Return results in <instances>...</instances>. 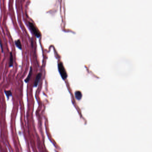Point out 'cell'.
I'll list each match as a JSON object with an SVG mask.
<instances>
[{"instance_id":"obj_2","label":"cell","mask_w":152,"mask_h":152,"mask_svg":"<svg viewBox=\"0 0 152 152\" xmlns=\"http://www.w3.org/2000/svg\"><path fill=\"white\" fill-rule=\"evenodd\" d=\"M29 27H30V30H32V32L35 35L36 37H37L38 38L40 37V36H41L40 33H39V31L37 30V29L34 26V24L31 22H29Z\"/></svg>"},{"instance_id":"obj_1","label":"cell","mask_w":152,"mask_h":152,"mask_svg":"<svg viewBox=\"0 0 152 152\" xmlns=\"http://www.w3.org/2000/svg\"><path fill=\"white\" fill-rule=\"evenodd\" d=\"M58 69L59 72L60 73V75L62 76V79H64V80L66 79L67 77V74L66 71L65 69L64 68V66L61 62L58 64Z\"/></svg>"},{"instance_id":"obj_8","label":"cell","mask_w":152,"mask_h":152,"mask_svg":"<svg viewBox=\"0 0 152 152\" xmlns=\"http://www.w3.org/2000/svg\"><path fill=\"white\" fill-rule=\"evenodd\" d=\"M75 97L76 99H80L82 97V93L81 92H80V91H77L75 93Z\"/></svg>"},{"instance_id":"obj_9","label":"cell","mask_w":152,"mask_h":152,"mask_svg":"<svg viewBox=\"0 0 152 152\" xmlns=\"http://www.w3.org/2000/svg\"><path fill=\"white\" fill-rule=\"evenodd\" d=\"M0 46H1V49H2V52H3V46H2V42L0 41Z\"/></svg>"},{"instance_id":"obj_4","label":"cell","mask_w":152,"mask_h":152,"mask_svg":"<svg viewBox=\"0 0 152 152\" xmlns=\"http://www.w3.org/2000/svg\"><path fill=\"white\" fill-rule=\"evenodd\" d=\"M32 73H33V69H32V67H30V71H29V74L28 75L27 77V78L25 80V82L26 83H28L29 81L30 80L31 77L32 76Z\"/></svg>"},{"instance_id":"obj_6","label":"cell","mask_w":152,"mask_h":152,"mask_svg":"<svg viewBox=\"0 0 152 152\" xmlns=\"http://www.w3.org/2000/svg\"><path fill=\"white\" fill-rule=\"evenodd\" d=\"M4 92L5 93V95L7 96L8 99H9V97L12 96V92L10 90H5L4 91Z\"/></svg>"},{"instance_id":"obj_7","label":"cell","mask_w":152,"mask_h":152,"mask_svg":"<svg viewBox=\"0 0 152 152\" xmlns=\"http://www.w3.org/2000/svg\"><path fill=\"white\" fill-rule=\"evenodd\" d=\"M9 67H12L13 66V56L12 52L10 53V58H9Z\"/></svg>"},{"instance_id":"obj_5","label":"cell","mask_w":152,"mask_h":152,"mask_svg":"<svg viewBox=\"0 0 152 152\" xmlns=\"http://www.w3.org/2000/svg\"><path fill=\"white\" fill-rule=\"evenodd\" d=\"M15 43L16 46L18 48H19L20 50L22 49V46H21V41H20L19 39H18L17 40L15 41Z\"/></svg>"},{"instance_id":"obj_3","label":"cell","mask_w":152,"mask_h":152,"mask_svg":"<svg viewBox=\"0 0 152 152\" xmlns=\"http://www.w3.org/2000/svg\"><path fill=\"white\" fill-rule=\"evenodd\" d=\"M41 77H42V73L41 72L39 73L36 76L35 80L34 83V87H37L39 83V81L41 79Z\"/></svg>"}]
</instances>
